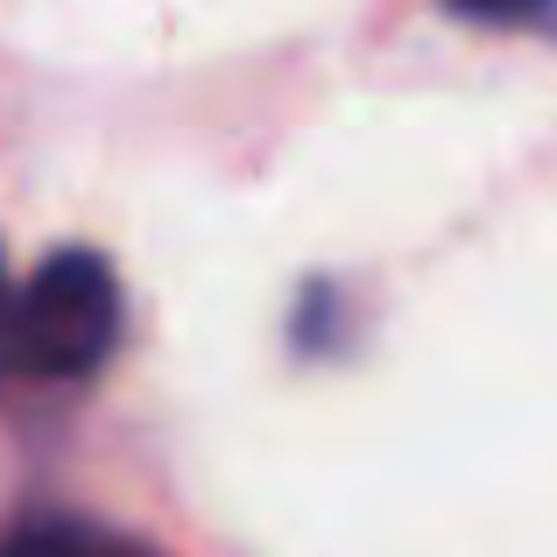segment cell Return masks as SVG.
Listing matches in <instances>:
<instances>
[{"label": "cell", "instance_id": "1", "mask_svg": "<svg viewBox=\"0 0 557 557\" xmlns=\"http://www.w3.org/2000/svg\"><path fill=\"white\" fill-rule=\"evenodd\" d=\"M121 339V283L92 247H57L14 289V374L85 381Z\"/></svg>", "mask_w": 557, "mask_h": 557}, {"label": "cell", "instance_id": "2", "mask_svg": "<svg viewBox=\"0 0 557 557\" xmlns=\"http://www.w3.org/2000/svg\"><path fill=\"white\" fill-rule=\"evenodd\" d=\"M0 557H156V550H141L121 530L78 522V516H28L0 536Z\"/></svg>", "mask_w": 557, "mask_h": 557}, {"label": "cell", "instance_id": "3", "mask_svg": "<svg viewBox=\"0 0 557 557\" xmlns=\"http://www.w3.org/2000/svg\"><path fill=\"white\" fill-rule=\"evenodd\" d=\"M473 28H508V36H557V0H445Z\"/></svg>", "mask_w": 557, "mask_h": 557}, {"label": "cell", "instance_id": "4", "mask_svg": "<svg viewBox=\"0 0 557 557\" xmlns=\"http://www.w3.org/2000/svg\"><path fill=\"white\" fill-rule=\"evenodd\" d=\"M14 374V289H8V269H0V381Z\"/></svg>", "mask_w": 557, "mask_h": 557}]
</instances>
